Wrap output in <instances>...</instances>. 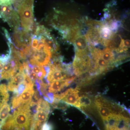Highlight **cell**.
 Segmentation results:
<instances>
[{
	"label": "cell",
	"mask_w": 130,
	"mask_h": 130,
	"mask_svg": "<svg viewBox=\"0 0 130 130\" xmlns=\"http://www.w3.org/2000/svg\"><path fill=\"white\" fill-rule=\"evenodd\" d=\"M24 0H13L12 5L14 7V9L17 11V9L21 5V3L23 2Z\"/></svg>",
	"instance_id": "cell-19"
},
{
	"label": "cell",
	"mask_w": 130,
	"mask_h": 130,
	"mask_svg": "<svg viewBox=\"0 0 130 130\" xmlns=\"http://www.w3.org/2000/svg\"><path fill=\"white\" fill-rule=\"evenodd\" d=\"M50 112V106L46 101L40 98L38 102L36 112L33 115L30 130H42V126L46 121Z\"/></svg>",
	"instance_id": "cell-3"
},
{
	"label": "cell",
	"mask_w": 130,
	"mask_h": 130,
	"mask_svg": "<svg viewBox=\"0 0 130 130\" xmlns=\"http://www.w3.org/2000/svg\"><path fill=\"white\" fill-rule=\"evenodd\" d=\"M0 18L14 30L19 29L20 20L18 12L11 6H0Z\"/></svg>",
	"instance_id": "cell-5"
},
{
	"label": "cell",
	"mask_w": 130,
	"mask_h": 130,
	"mask_svg": "<svg viewBox=\"0 0 130 130\" xmlns=\"http://www.w3.org/2000/svg\"><path fill=\"white\" fill-rule=\"evenodd\" d=\"M53 126L51 123L46 122L42 126V130H53Z\"/></svg>",
	"instance_id": "cell-18"
},
{
	"label": "cell",
	"mask_w": 130,
	"mask_h": 130,
	"mask_svg": "<svg viewBox=\"0 0 130 130\" xmlns=\"http://www.w3.org/2000/svg\"><path fill=\"white\" fill-rule=\"evenodd\" d=\"M98 31L102 40L101 43L105 40H111L115 35L114 32L112 31L108 24H102L98 28Z\"/></svg>",
	"instance_id": "cell-13"
},
{
	"label": "cell",
	"mask_w": 130,
	"mask_h": 130,
	"mask_svg": "<svg viewBox=\"0 0 130 130\" xmlns=\"http://www.w3.org/2000/svg\"><path fill=\"white\" fill-rule=\"evenodd\" d=\"M112 50L109 48H107L101 51L100 53V56L110 66L115 63L114 55Z\"/></svg>",
	"instance_id": "cell-14"
},
{
	"label": "cell",
	"mask_w": 130,
	"mask_h": 130,
	"mask_svg": "<svg viewBox=\"0 0 130 130\" xmlns=\"http://www.w3.org/2000/svg\"><path fill=\"white\" fill-rule=\"evenodd\" d=\"M30 105L20 106L9 115L1 130H30L33 114Z\"/></svg>",
	"instance_id": "cell-1"
},
{
	"label": "cell",
	"mask_w": 130,
	"mask_h": 130,
	"mask_svg": "<svg viewBox=\"0 0 130 130\" xmlns=\"http://www.w3.org/2000/svg\"><path fill=\"white\" fill-rule=\"evenodd\" d=\"M73 66L74 73L78 76L90 70L93 64L88 52H76Z\"/></svg>",
	"instance_id": "cell-4"
},
{
	"label": "cell",
	"mask_w": 130,
	"mask_h": 130,
	"mask_svg": "<svg viewBox=\"0 0 130 130\" xmlns=\"http://www.w3.org/2000/svg\"><path fill=\"white\" fill-rule=\"evenodd\" d=\"M94 103L103 121L106 122L112 115L110 109L112 102L101 96H98L95 99Z\"/></svg>",
	"instance_id": "cell-9"
},
{
	"label": "cell",
	"mask_w": 130,
	"mask_h": 130,
	"mask_svg": "<svg viewBox=\"0 0 130 130\" xmlns=\"http://www.w3.org/2000/svg\"><path fill=\"white\" fill-rule=\"evenodd\" d=\"M27 77L28 76L24 71L23 66L22 64L18 72L11 78V80L8 85V90L9 91H13L14 95L16 94L17 93L18 86L25 81Z\"/></svg>",
	"instance_id": "cell-10"
},
{
	"label": "cell",
	"mask_w": 130,
	"mask_h": 130,
	"mask_svg": "<svg viewBox=\"0 0 130 130\" xmlns=\"http://www.w3.org/2000/svg\"><path fill=\"white\" fill-rule=\"evenodd\" d=\"M124 46L126 47L129 48L130 47V41L129 40H123Z\"/></svg>",
	"instance_id": "cell-20"
},
{
	"label": "cell",
	"mask_w": 130,
	"mask_h": 130,
	"mask_svg": "<svg viewBox=\"0 0 130 130\" xmlns=\"http://www.w3.org/2000/svg\"><path fill=\"white\" fill-rule=\"evenodd\" d=\"M71 41L74 43L76 47L77 52H86L88 50V42L86 38L83 35H79L78 32L74 35Z\"/></svg>",
	"instance_id": "cell-12"
},
{
	"label": "cell",
	"mask_w": 130,
	"mask_h": 130,
	"mask_svg": "<svg viewBox=\"0 0 130 130\" xmlns=\"http://www.w3.org/2000/svg\"><path fill=\"white\" fill-rule=\"evenodd\" d=\"M34 85L33 83L28 84L20 95L13 96L12 101V109L14 110L20 106L30 104L35 93L33 89Z\"/></svg>",
	"instance_id": "cell-7"
},
{
	"label": "cell",
	"mask_w": 130,
	"mask_h": 130,
	"mask_svg": "<svg viewBox=\"0 0 130 130\" xmlns=\"http://www.w3.org/2000/svg\"><path fill=\"white\" fill-rule=\"evenodd\" d=\"M109 24L108 25L109 28L113 32H116L118 29L120 23L116 20H112L109 21Z\"/></svg>",
	"instance_id": "cell-16"
},
{
	"label": "cell",
	"mask_w": 130,
	"mask_h": 130,
	"mask_svg": "<svg viewBox=\"0 0 130 130\" xmlns=\"http://www.w3.org/2000/svg\"><path fill=\"white\" fill-rule=\"evenodd\" d=\"M79 89L78 88L74 89H69L60 94L54 95L53 102L56 103L60 101L68 105L80 108L79 103Z\"/></svg>",
	"instance_id": "cell-6"
},
{
	"label": "cell",
	"mask_w": 130,
	"mask_h": 130,
	"mask_svg": "<svg viewBox=\"0 0 130 130\" xmlns=\"http://www.w3.org/2000/svg\"><path fill=\"white\" fill-rule=\"evenodd\" d=\"M49 71L47 75L45 78L47 77L48 83H52L54 81L60 80L67 78L68 77L66 68H63L60 63H55L50 64Z\"/></svg>",
	"instance_id": "cell-8"
},
{
	"label": "cell",
	"mask_w": 130,
	"mask_h": 130,
	"mask_svg": "<svg viewBox=\"0 0 130 130\" xmlns=\"http://www.w3.org/2000/svg\"><path fill=\"white\" fill-rule=\"evenodd\" d=\"M76 78L72 77L65 79L56 81L52 82L49 87L48 91L50 93H56L60 91L65 87H67L73 83Z\"/></svg>",
	"instance_id": "cell-11"
},
{
	"label": "cell",
	"mask_w": 130,
	"mask_h": 130,
	"mask_svg": "<svg viewBox=\"0 0 130 130\" xmlns=\"http://www.w3.org/2000/svg\"><path fill=\"white\" fill-rule=\"evenodd\" d=\"M92 101L90 98L86 95H82L79 97V103L80 108H85L90 107Z\"/></svg>",
	"instance_id": "cell-15"
},
{
	"label": "cell",
	"mask_w": 130,
	"mask_h": 130,
	"mask_svg": "<svg viewBox=\"0 0 130 130\" xmlns=\"http://www.w3.org/2000/svg\"><path fill=\"white\" fill-rule=\"evenodd\" d=\"M34 3V0H24L17 10L22 28L28 32L32 30L35 25Z\"/></svg>",
	"instance_id": "cell-2"
},
{
	"label": "cell",
	"mask_w": 130,
	"mask_h": 130,
	"mask_svg": "<svg viewBox=\"0 0 130 130\" xmlns=\"http://www.w3.org/2000/svg\"><path fill=\"white\" fill-rule=\"evenodd\" d=\"M13 0H0V6H11Z\"/></svg>",
	"instance_id": "cell-17"
}]
</instances>
